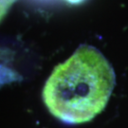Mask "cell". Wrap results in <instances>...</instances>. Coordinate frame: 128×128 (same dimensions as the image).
<instances>
[{
    "label": "cell",
    "mask_w": 128,
    "mask_h": 128,
    "mask_svg": "<svg viewBox=\"0 0 128 128\" xmlns=\"http://www.w3.org/2000/svg\"><path fill=\"white\" fill-rule=\"evenodd\" d=\"M66 1H68L69 3H71V4H78V3L82 2L84 0H66Z\"/></svg>",
    "instance_id": "cell-3"
},
{
    "label": "cell",
    "mask_w": 128,
    "mask_h": 128,
    "mask_svg": "<svg viewBox=\"0 0 128 128\" xmlns=\"http://www.w3.org/2000/svg\"><path fill=\"white\" fill-rule=\"evenodd\" d=\"M15 0H0V21L7 14L10 6L14 4Z\"/></svg>",
    "instance_id": "cell-2"
},
{
    "label": "cell",
    "mask_w": 128,
    "mask_h": 128,
    "mask_svg": "<svg viewBox=\"0 0 128 128\" xmlns=\"http://www.w3.org/2000/svg\"><path fill=\"white\" fill-rule=\"evenodd\" d=\"M116 84L112 66L98 48L82 45L55 66L42 97L53 117L68 124L88 122L102 112Z\"/></svg>",
    "instance_id": "cell-1"
}]
</instances>
